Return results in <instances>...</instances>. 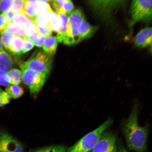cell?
Here are the masks:
<instances>
[{
  "mask_svg": "<svg viewBox=\"0 0 152 152\" xmlns=\"http://www.w3.org/2000/svg\"><path fill=\"white\" fill-rule=\"evenodd\" d=\"M118 152H129L123 146L120 145Z\"/></svg>",
  "mask_w": 152,
  "mask_h": 152,
  "instance_id": "cell-36",
  "label": "cell"
},
{
  "mask_svg": "<svg viewBox=\"0 0 152 152\" xmlns=\"http://www.w3.org/2000/svg\"><path fill=\"white\" fill-rule=\"evenodd\" d=\"M14 65L12 57L4 50L0 51V69L7 73Z\"/></svg>",
  "mask_w": 152,
  "mask_h": 152,
  "instance_id": "cell-14",
  "label": "cell"
},
{
  "mask_svg": "<svg viewBox=\"0 0 152 152\" xmlns=\"http://www.w3.org/2000/svg\"><path fill=\"white\" fill-rule=\"evenodd\" d=\"M10 79V84L15 85L20 84L22 81L21 71L16 68H13L7 72Z\"/></svg>",
  "mask_w": 152,
  "mask_h": 152,
  "instance_id": "cell-19",
  "label": "cell"
},
{
  "mask_svg": "<svg viewBox=\"0 0 152 152\" xmlns=\"http://www.w3.org/2000/svg\"><path fill=\"white\" fill-rule=\"evenodd\" d=\"M36 27L37 33L44 35L46 37L52 35L53 31L50 26H47L43 27L36 26Z\"/></svg>",
  "mask_w": 152,
  "mask_h": 152,
  "instance_id": "cell-33",
  "label": "cell"
},
{
  "mask_svg": "<svg viewBox=\"0 0 152 152\" xmlns=\"http://www.w3.org/2000/svg\"><path fill=\"white\" fill-rule=\"evenodd\" d=\"M5 30L10 32L11 33L14 34L15 35L18 36L23 39L26 37L23 28L14 23L7 24Z\"/></svg>",
  "mask_w": 152,
  "mask_h": 152,
  "instance_id": "cell-20",
  "label": "cell"
},
{
  "mask_svg": "<svg viewBox=\"0 0 152 152\" xmlns=\"http://www.w3.org/2000/svg\"><path fill=\"white\" fill-rule=\"evenodd\" d=\"M0 152H23L22 144L7 132L0 131Z\"/></svg>",
  "mask_w": 152,
  "mask_h": 152,
  "instance_id": "cell-10",
  "label": "cell"
},
{
  "mask_svg": "<svg viewBox=\"0 0 152 152\" xmlns=\"http://www.w3.org/2000/svg\"><path fill=\"white\" fill-rule=\"evenodd\" d=\"M61 20V25L57 32L56 39L59 42H63L67 36L68 23V16L65 14H59Z\"/></svg>",
  "mask_w": 152,
  "mask_h": 152,
  "instance_id": "cell-13",
  "label": "cell"
},
{
  "mask_svg": "<svg viewBox=\"0 0 152 152\" xmlns=\"http://www.w3.org/2000/svg\"><path fill=\"white\" fill-rule=\"evenodd\" d=\"M152 0H134L131 3V26L142 21L149 23L152 20Z\"/></svg>",
  "mask_w": 152,
  "mask_h": 152,
  "instance_id": "cell-4",
  "label": "cell"
},
{
  "mask_svg": "<svg viewBox=\"0 0 152 152\" xmlns=\"http://www.w3.org/2000/svg\"><path fill=\"white\" fill-rule=\"evenodd\" d=\"M152 28H142L135 37L134 43L136 47L143 48L152 45Z\"/></svg>",
  "mask_w": 152,
  "mask_h": 152,
  "instance_id": "cell-11",
  "label": "cell"
},
{
  "mask_svg": "<svg viewBox=\"0 0 152 152\" xmlns=\"http://www.w3.org/2000/svg\"><path fill=\"white\" fill-rule=\"evenodd\" d=\"M113 121L111 118H108L98 128L81 138L66 152H89L92 151L102 134L112 124Z\"/></svg>",
  "mask_w": 152,
  "mask_h": 152,
  "instance_id": "cell-2",
  "label": "cell"
},
{
  "mask_svg": "<svg viewBox=\"0 0 152 152\" xmlns=\"http://www.w3.org/2000/svg\"><path fill=\"white\" fill-rule=\"evenodd\" d=\"M5 92L10 98L18 99L23 95V89L18 85H9L5 89Z\"/></svg>",
  "mask_w": 152,
  "mask_h": 152,
  "instance_id": "cell-18",
  "label": "cell"
},
{
  "mask_svg": "<svg viewBox=\"0 0 152 152\" xmlns=\"http://www.w3.org/2000/svg\"><path fill=\"white\" fill-rule=\"evenodd\" d=\"M115 134L111 132H104L92 152H118Z\"/></svg>",
  "mask_w": 152,
  "mask_h": 152,
  "instance_id": "cell-9",
  "label": "cell"
},
{
  "mask_svg": "<svg viewBox=\"0 0 152 152\" xmlns=\"http://www.w3.org/2000/svg\"><path fill=\"white\" fill-rule=\"evenodd\" d=\"M24 32L26 37H31L37 33V27L33 21L30 20L24 26Z\"/></svg>",
  "mask_w": 152,
  "mask_h": 152,
  "instance_id": "cell-25",
  "label": "cell"
},
{
  "mask_svg": "<svg viewBox=\"0 0 152 152\" xmlns=\"http://www.w3.org/2000/svg\"><path fill=\"white\" fill-rule=\"evenodd\" d=\"M51 11L41 12L32 20L36 26L41 27L50 26Z\"/></svg>",
  "mask_w": 152,
  "mask_h": 152,
  "instance_id": "cell-17",
  "label": "cell"
},
{
  "mask_svg": "<svg viewBox=\"0 0 152 152\" xmlns=\"http://www.w3.org/2000/svg\"><path fill=\"white\" fill-rule=\"evenodd\" d=\"M25 1L24 0H16L15 1V4L11 11L17 14L18 13H21L23 10Z\"/></svg>",
  "mask_w": 152,
  "mask_h": 152,
  "instance_id": "cell-30",
  "label": "cell"
},
{
  "mask_svg": "<svg viewBox=\"0 0 152 152\" xmlns=\"http://www.w3.org/2000/svg\"><path fill=\"white\" fill-rule=\"evenodd\" d=\"M23 39L15 35L8 50L15 56H20L23 54Z\"/></svg>",
  "mask_w": 152,
  "mask_h": 152,
  "instance_id": "cell-15",
  "label": "cell"
},
{
  "mask_svg": "<svg viewBox=\"0 0 152 152\" xmlns=\"http://www.w3.org/2000/svg\"><path fill=\"white\" fill-rule=\"evenodd\" d=\"M124 1H90L88 3L97 14L103 17L110 16L117 7L124 4Z\"/></svg>",
  "mask_w": 152,
  "mask_h": 152,
  "instance_id": "cell-7",
  "label": "cell"
},
{
  "mask_svg": "<svg viewBox=\"0 0 152 152\" xmlns=\"http://www.w3.org/2000/svg\"><path fill=\"white\" fill-rule=\"evenodd\" d=\"M7 24L5 14H0V34L4 31Z\"/></svg>",
  "mask_w": 152,
  "mask_h": 152,
  "instance_id": "cell-34",
  "label": "cell"
},
{
  "mask_svg": "<svg viewBox=\"0 0 152 152\" xmlns=\"http://www.w3.org/2000/svg\"><path fill=\"white\" fill-rule=\"evenodd\" d=\"M31 20L22 13L15 14L14 18V23L20 26L23 28L24 26Z\"/></svg>",
  "mask_w": 152,
  "mask_h": 152,
  "instance_id": "cell-24",
  "label": "cell"
},
{
  "mask_svg": "<svg viewBox=\"0 0 152 152\" xmlns=\"http://www.w3.org/2000/svg\"><path fill=\"white\" fill-rule=\"evenodd\" d=\"M74 9V6L72 1L69 0H64L61 14L69 15L73 12Z\"/></svg>",
  "mask_w": 152,
  "mask_h": 152,
  "instance_id": "cell-28",
  "label": "cell"
},
{
  "mask_svg": "<svg viewBox=\"0 0 152 152\" xmlns=\"http://www.w3.org/2000/svg\"><path fill=\"white\" fill-rule=\"evenodd\" d=\"M84 20V14L80 10H75L68 15L67 36L63 42L64 44L73 45L80 42L78 37L79 30Z\"/></svg>",
  "mask_w": 152,
  "mask_h": 152,
  "instance_id": "cell-5",
  "label": "cell"
},
{
  "mask_svg": "<svg viewBox=\"0 0 152 152\" xmlns=\"http://www.w3.org/2000/svg\"><path fill=\"white\" fill-rule=\"evenodd\" d=\"M15 14L11 11L5 14L7 24L14 23L13 20Z\"/></svg>",
  "mask_w": 152,
  "mask_h": 152,
  "instance_id": "cell-35",
  "label": "cell"
},
{
  "mask_svg": "<svg viewBox=\"0 0 152 152\" xmlns=\"http://www.w3.org/2000/svg\"><path fill=\"white\" fill-rule=\"evenodd\" d=\"M22 80L31 94L39 92L44 85L48 75L27 68H21Z\"/></svg>",
  "mask_w": 152,
  "mask_h": 152,
  "instance_id": "cell-6",
  "label": "cell"
},
{
  "mask_svg": "<svg viewBox=\"0 0 152 152\" xmlns=\"http://www.w3.org/2000/svg\"><path fill=\"white\" fill-rule=\"evenodd\" d=\"M138 114V104H135L128 118L123 123L122 131L129 149L136 152H146L149 128L147 125L140 126Z\"/></svg>",
  "mask_w": 152,
  "mask_h": 152,
  "instance_id": "cell-1",
  "label": "cell"
},
{
  "mask_svg": "<svg viewBox=\"0 0 152 152\" xmlns=\"http://www.w3.org/2000/svg\"><path fill=\"white\" fill-rule=\"evenodd\" d=\"M97 28L93 26L85 20L82 23L79 28L78 37L80 41L91 37L96 31Z\"/></svg>",
  "mask_w": 152,
  "mask_h": 152,
  "instance_id": "cell-12",
  "label": "cell"
},
{
  "mask_svg": "<svg viewBox=\"0 0 152 152\" xmlns=\"http://www.w3.org/2000/svg\"><path fill=\"white\" fill-rule=\"evenodd\" d=\"M10 98L5 91L0 88V107H3L9 103Z\"/></svg>",
  "mask_w": 152,
  "mask_h": 152,
  "instance_id": "cell-29",
  "label": "cell"
},
{
  "mask_svg": "<svg viewBox=\"0 0 152 152\" xmlns=\"http://www.w3.org/2000/svg\"><path fill=\"white\" fill-rule=\"evenodd\" d=\"M4 50L2 43L0 38V51Z\"/></svg>",
  "mask_w": 152,
  "mask_h": 152,
  "instance_id": "cell-37",
  "label": "cell"
},
{
  "mask_svg": "<svg viewBox=\"0 0 152 152\" xmlns=\"http://www.w3.org/2000/svg\"><path fill=\"white\" fill-rule=\"evenodd\" d=\"M15 4L14 0H0V14L11 11Z\"/></svg>",
  "mask_w": 152,
  "mask_h": 152,
  "instance_id": "cell-23",
  "label": "cell"
},
{
  "mask_svg": "<svg viewBox=\"0 0 152 152\" xmlns=\"http://www.w3.org/2000/svg\"><path fill=\"white\" fill-rule=\"evenodd\" d=\"M26 38L31 41L36 46L41 47L43 46L46 37L37 33L31 37Z\"/></svg>",
  "mask_w": 152,
  "mask_h": 152,
  "instance_id": "cell-27",
  "label": "cell"
},
{
  "mask_svg": "<svg viewBox=\"0 0 152 152\" xmlns=\"http://www.w3.org/2000/svg\"><path fill=\"white\" fill-rule=\"evenodd\" d=\"M67 150L65 146L61 145H54L41 148L35 152H66Z\"/></svg>",
  "mask_w": 152,
  "mask_h": 152,
  "instance_id": "cell-26",
  "label": "cell"
},
{
  "mask_svg": "<svg viewBox=\"0 0 152 152\" xmlns=\"http://www.w3.org/2000/svg\"><path fill=\"white\" fill-rule=\"evenodd\" d=\"M10 84V79L6 72L0 69V85L8 86Z\"/></svg>",
  "mask_w": 152,
  "mask_h": 152,
  "instance_id": "cell-32",
  "label": "cell"
},
{
  "mask_svg": "<svg viewBox=\"0 0 152 152\" xmlns=\"http://www.w3.org/2000/svg\"><path fill=\"white\" fill-rule=\"evenodd\" d=\"M50 25L53 31L57 33L61 25V20L59 15L53 10L51 12Z\"/></svg>",
  "mask_w": 152,
  "mask_h": 152,
  "instance_id": "cell-21",
  "label": "cell"
},
{
  "mask_svg": "<svg viewBox=\"0 0 152 152\" xmlns=\"http://www.w3.org/2000/svg\"><path fill=\"white\" fill-rule=\"evenodd\" d=\"M1 40L3 46L7 50L11 45V42L15 37L14 34L11 33L7 30H5L1 34Z\"/></svg>",
  "mask_w": 152,
  "mask_h": 152,
  "instance_id": "cell-22",
  "label": "cell"
},
{
  "mask_svg": "<svg viewBox=\"0 0 152 152\" xmlns=\"http://www.w3.org/2000/svg\"><path fill=\"white\" fill-rule=\"evenodd\" d=\"M58 42L56 37L50 35L47 37L43 45V51L51 55L56 53Z\"/></svg>",
  "mask_w": 152,
  "mask_h": 152,
  "instance_id": "cell-16",
  "label": "cell"
},
{
  "mask_svg": "<svg viewBox=\"0 0 152 152\" xmlns=\"http://www.w3.org/2000/svg\"><path fill=\"white\" fill-rule=\"evenodd\" d=\"M51 2L50 1H25L24 9L21 13L33 20L41 12L52 11L49 5Z\"/></svg>",
  "mask_w": 152,
  "mask_h": 152,
  "instance_id": "cell-8",
  "label": "cell"
},
{
  "mask_svg": "<svg viewBox=\"0 0 152 152\" xmlns=\"http://www.w3.org/2000/svg\"><path fill=\"white\" fill-rule=\"evenodd\" d=\"M34 43L26 37L23 38V54H24L31 50L34 46Z\"/></svg>",
  "mask_w": 152,
  "mask_h": 152,
  "instance_id": "cell-31",
  "label": "cell"
},
{
  "mask_svg": "<svg viewBox=\"0 0 152 152\" xmlns=\"http://www.w3.org/2000/svg\"><path fill=\"white\" fill-rule=\"evenodd\" d=\"M52 55L41 50L35 51L30 58L20 65V68H27L48 75L53 61Z\"/></svg>",
  "mask_w": 152,
  "mask_h": 152,
  "instance_id": "cell-3",
  "label": "cell"
}]
</instances>
